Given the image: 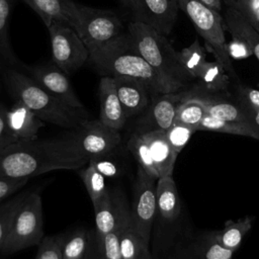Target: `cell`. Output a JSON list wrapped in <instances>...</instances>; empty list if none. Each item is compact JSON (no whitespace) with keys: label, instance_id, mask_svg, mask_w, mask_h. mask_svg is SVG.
<instances>
[{"label":"cell","instance_id":"cell-41","mask_svg":"<svg viewBox=\"0 0 259 259\" xmlns=\"http://www.w3.org/2000/svg\"><path fill=\"white\" fill-rule=\"evenodd\" d=\"M29 178H11L0 176V202L19 191Z\"/></svg>","mask_w":259,"mask_h":259},{"label":"cell","instance_id":"cell-35","mask_svg":"<svg viewBox=\"0 0 259 259\" xmlns=\"http://www.w3.org/2000/svg\"><path fill=\"white\" fill-rule=\"evenodd\" d=\"M28 192H20L0 204V250L6 240L14 214Z\"/></svg>","mask_w":259,"mask_h":259},{"label":"cell","instance_id":"cell-5","mask_svg":"<svg viewBox=\"0 0 259 259\" xmlns=\"http://www.w3.org/2000/svg\"><path fill=\"white\" fill-rule=\"evenodd\" d=\"M180 10L191 20L196 32L203 38L215 60L225 68L232 81H239L227 49L224 17L201 0H177Z\"/></svg>","mask_w":259,"mask_h":259},{"label":"cell","instance_id":"cell-11","mask_svg":"<svg viewBox=\"0 0 259 259\" xmlns=\"http://www.w3.org/2000/svg\"><path fill=\"white\" fill-rule=\"evenodd\" d=\"M186 96V90L151 96L150 104L137 119L133 133L143 135L153 131H167L174 123L177 107Z\"/></svg>","mask_w":259,"mask_h":259},{"label":"cell","instance_id":"cell-21","mask_svg":"<svg viewBox=\"0 0 259 259\" xmlns=\"http://www.w3.org/2000/svg\"><path fill=\"white\" fill-rule=\"evenodd\" d=\"M224 23L231 36L243 40L259 61V32L237 10L227 6L224 14Z\"/></svg>","mask_w":259,"mask_h":259},{"label":"cell","instance_id":"cell-28","mask_svg":"<svg viewBox=\"0 0 259 259\" xmlns=\"http://www.w3.org/2000/svg\"><path fill=\"white\" fill-rule=\"evenodd\" d=\"M90 242L89 232L83 229L62 236V259H88Z\"/></svg>","mask_w":259,"mask_h":259},{"label":"cell","instance_id":"cell-4","mask_svg":"<svg viewBox=\"0 0 259 259\" xmlns=\"http://www.w3.org/2000/svg\"><path fill=\"white\" fill-rule=\"evenodd\" d=\"M126 33L139 54L155 69L185 86L193 81L183 66L179 52L173 48L167 36L135 20L127 24Z\"/></svg>","mask_w":259,"mask_h":259},{"label":"cell","instance_id":"cell-46","mask_svg":"<svg viewBox=\"0 0 259 259\" xmlns=\"http://www.w3.org/2000/svg\"><path fill=\"white\" fill-rule=\"evenodd\" d=\"M252 25H253V26L256 28V30L259 32V21H258V22H256L255 24H252Z\"/></svg>","mask_w":259,"mask_h":259},{"label":"cell","instance_id":"cell-23","mask_svg":"<svg viewBox=\"0 0 259 259\" xmlns=\"http://www.w3.org/2000/svg\"><path fill=\"white\" fill-rule=\"evenodd\" d=\"M95 217V236L96 242L104 235L111 232L118 220L117 198L116 191L112 192L110 189L102 196L99 202L93 206Z\"/></svg>","mask_w":259,"mask_h":259},{"label":"cell","instance_id":"cell-40","mask_svg":"<svg viewBox=\"0 0 259 259\" xmlns=\"http://www.w3.org/2000/svg\"><path fill=\"white\" fill-rule=\"evenodd\" d=\"M109 155L100 156L90 159L88 163L94 166V168L100 172L105 178H113L120 175V167L112 159L108 158Z\"/></svg>","mask_w":259,"mask_h":259},{"label":"cell","instance_id":"cell-24","mask_svg":"<svg viewBox=\"0 0 259 259\" xmlns=\"http://www.w3.org/2000/svg\"><path fill=\"white\" fill-rule=\"evenodd\" d=\"M195 80L198 81V91L211 95L226 91L232 79L225 68L214 60L203 64Z\"/></svg>","mask_w":259,"mask_h":259},{"label":"cell","instance_id":"cell-18","mask_svg":"<svg viewBox=\"0 0 259 259\" xmlns=\"http://www.w3.org/2000/svg\"><path fill=\"white\" fill-rule=\"evenodd\" d=\"M42 19L46 26L53 21L64 22L73 28L76 22V5L72 0H23Z\"/></svg>","mask_w":259,"mask_h":259},{"label":"cell","instance_id":"cell-12","mask_svg":"<svg viewBox=\"0 0 259 259\" xmlns=\"http://www.w3.org/2000/svg\"><path fill=\"white\" fill-rule=\"evenodd\" d=\"M179 9L177 0H137L132 11L135 21L168 36L174 27Z\"/></svg>","mask_w":259,"mask_h":259},{"label":"cell","instance_id":"cell-36","mask_svg":"<svg viewBox=\"0 0 259 259\" xmlns=\"http://www.w3.org/2000/svg\"><path fill=\"white\" fill-rule=\"evenodd\" d=\"M195 132L197 131L194 127L174 122L167 131H165V135L173 150L179 154Z\"/></svg>","mask_w":259,"mask_h":259},{"label":"cell","instance_id":"cell-9","mask_svg":"<svg viewBox=\"0 0 259 259\" xmlns=\"http://www.w3.org/2000/svg\"><path fill=\"white\" fill-rule=\"evenodd\" d=\"M156 184L157 179L138 166L130 211L133 227L148 243L157 214Z\"/></svg>","mask_w":259,"mask_h":259},{"label":"cell","instance_id":"cell-25","mask_svg":"<svg viewBox=\"0 0 259 259\" xmlns=\"http://www.w3.org/2000/svg\"><path fill=\"white\" fill-rule=\"evenodd\" d=\"M149 244L133 227L131 219L120 234L121 259H153Z\"/></svg>","mask_w":259,"mask_h":259},{"label":"cell","instance_id":"cell-10","mask_svg":"<svg viewBox=\"0 0 259 259\" xmlns=\"http://www.w3.org/2000/svg\"><path fill=\"white\" fill-rule=\"evenodd\" d=\"M74 130L69 137L88 160L110 155L121 142L119 131L105 125L99 119H89Z\"/></svg>","mask_w":259,"mask_h":259},{"label":"cell","instance_id":"cell-6","mask_svg":"<svg viewBox=\"0 0 259 259\" xmlns=\"http://www.w3.org/2000/svg\"><path fill=\"white\" fill-rule=\"evenodd\" d=\"M44 224L40 194L38 191H29L14 214L0 253L10 255L38 245L45 237Z\"/></svg>","mask_w":259,"mask_h":259},{"label":"cell","instance_id":"cell-17","mask_svg":"<svg viewBox=\"0 0 259 259\" xmlns=\"http://www.w3.org/2000/svg\"><path fill=\"white\" fill-rule=\"evenodd\" d=\"M147 142L159 178L172 176L178 154L169 144L165 132L153 131L142 135Z\"/></svg>","mask_w":259,"mask_h":259},{"label":"cell","instance_id":"cell-1","mask_svg":"<svg viewBox=\"0 0 259 259\" xmlns=\"http://www.w3.org/2000/svg\"><path fill=\"white\" fill-rule=\"evenodd\" d=\"M73 140H32L15 143L0 153V176L30 178L54 170H77L88 164Z\"/></svg>","mask_w":259,"mask_h":259},{"label":"cell","instance_id":"cell-34","mask_svg":"<svg viewBox=\"0 0 259 259\" xmlns=\"http://www.w3.org/2000/svg\"><path fill=\"white\" fill-rule=\"evenodd\" d=\"M179 54L186 71L193 80H195L199 70L206 62V53L204 48L200 45L198 39H195L188 47L182 49Z\"/></svg>","mask_w":259,"mask_h":259},{"label":"cell","instance_id":"cell-8","mask_svg":"<svg viewBox=\"0 0 259 259\" xmlns=\"http://www.w3.org/2000/svg\"><path fill=\"white\" fill-rule=\"evenodd\" d=\"M47 28L51 38L52 60L64 73H74L89 60L87 46L72 26L53 21Z\"/></svg>","mask_w":259,"mask_h":259},{"label":"cell","instance_id":"cell-7","mask_svg":"<svg viewBox=\"0 0 259 259\" xmlns=\"http://www.w3.org/2000/svg\"><path fill=\"white\" fill-rule=\"evenodd\" d=\"M74 29L87 48L101 45L124 33L122 20L115 12L78 3Z\"/></svg>","mask_w":259,"mask_h":259},{"label":"cell","instance_id":"cell-39","mask_svg":"<svg viewBox=\"0 0 259 259\" xmlns=\"http://www.w3.org/2000/svg\"><path fill=\"white\" fill-rule=\"evenodd\" d=\"M234 251L229 250L222 246L212 236L205 240L202 246V258L203 259H232Z\"/></svg>","mask_w":259,"mask_h":259},{"label":"cell","instance_id":"cell-32","mask_svg":"<svg viewBox=\"0 0 259 259\" xmlns=\"http://www.w3.org/2000/svg\"><path fill=\"white\" fill-rule=\"evenodd\" d=\"M79 175L85 185L92 205L95 206L109 189L106 186L105 177L90 163L82 168V170L79 172Z\"/></svg>","mask_w":259,"mask_h":259},{"label":"cell","instance_id":"cell-43","mask_svg":"<svg viewBox=\"0 0 259 259\" xmlns=\"http://www.w3.org/2000/svg\"><path fill=\"white\" fill-rule=\"evenodd\" d=\"M227 49L230 58L244 59L252 55L249 47L243 40L236 36H232V40L230 42H227Z\"/></svg>","mask_w":259,"mask_h":259},{"label":"cell","instance_id":"cell-3","mask_svg":"<svg viewBox=\"0 0 259 259\" xmlns=\"http://www.w3.org/2000/svg\"><path fill=\"white\" fill-rule=\"evenodd\" d=\"M3 80L10 95L30 108L45 122L67 128H77L89 120L86 109L69 106L45 90L31 77L9 68Z\"/></svg>","mask_w":259,"mask_h":259},{"label":"cell","instance_id":"cell-22","mask_svg":"<svg viewBox=\"0 0 259 259\" xmlns=\"http://www.w3.org/2000/svg\"><path fill=\"white\" fill-rule=\"evenodd\" d=\"M192 96L197 97L205 106L206 113L220 119L228 121L246 122L248 118L243 108L236 102L217 98L210 94H206L200 91H189Z\"/></svg>","mask_w":259,"mask_h":259},{"label":"cell","instance_id":"cell-16","mask_svg":"<svg viewBox=\"0 0 259 259\" xmlns=\"http://www.w3.org/2000/svg\"><path fill=\"white\" fill-rule=\"evenodd\" d=\"M7 124L16 143L37 139L38 132L46 122L40 119L30 108L20 101L7 109Z\"/></svg>","mask_w":259,"mask_h":259},{"label":"cell","instance_id":"cell-44","mask_svg":"<svg viewBox=\"0 0 259 259\" xmlns=\"http://www.w3.org/2000/svg\"><path fill=\"white\" fill-rule=\"evenodd\" d=\"M201 1L217 11L222 10V0H201Z\"/></svg>","mask_w":259,"mask_h":259},{"label":"cell","instance_id":"cell-15","mask_svg":"<svg viewBox=\"0 0 259 259\" xmlns=\"http://www.w3.org/2000/svg\"><path fill=\"white\" fill-rule=\"evenodd\" d=\"M99 120L105 125L120 131L123 128L126 116L117 96L113 78L102 76L98 86Z\"/></svg>","mask_w":259,"mask_h":259},{"label":"cell","instance_id":"cell-27","mask_svg":"<svg viewBox=\"0 0 259 259\" xmlns=\"http://www.w3.org/2000/svg\"><path fill=\"white\" fill-rule=\"evenodd\" d=\"M197 131H209V132L231 134V135L249 137V138L259 140V132L251 124L246 122L228 121V120L220 119L207 113L205 114V116L202 118L199 125L197 126Z\"/></svg>","mask_w":259,"mask_h":259},{"label":"cell","instance_id":"cell-38","mask_svg":"<svg viewBox=\"0 0 259 259\" xmlns=\"http://www.w3.org/2000/svg\"><path fill=\"white\" fill-rule=\"evenodd\" d=\"M227 6L234 8L251 24L259 21V0H226Z\"/></svg>","mask_w":259,"mask_h":259},{"label":"cell","instance_id":"cell-19","mask_svg":"<svg viewBox=\"0 0 259 259\" xmlns=\"http://www.w3.org/2000/svg\"><path fill=\"white\" fill-rule=\"evenodd\" d=\"M118 220L115 228L97 241L99 259H121L120 234L123 226L131 220L130 207L122 195L116 193Z\"/></svg>","mask_w":259,"mask_h":259},{"label":"cell","instance_id":"cell-20","mask_svg":"<svg viewBox=\"0 0 259 259\" xmlns=\"http://www.w3.org/2000/svg\"><path fill=\"white\" fill-rule=\"evenodd\" d=\"M157 213L167 221H175L181 210L180 198L175 181L172 176H164L157 179Z\"/></svg>","mask_w":259,"mask_h":259},{"label":"cell","instance_id":"cell-47","mask_svg":"<svg viewBox=\"0 0 259 259\" xmlns=\"http://www.w3.org/2000/svg\"><path fill=\"white\" fill-rule=\"evenodd\" d=\"M258 89H259V82H258Z\"/></svg>","mask_w":259,"mask_h":259},{"label":"cell","instance_id":"cell-30","mask_svg":"<svg viewBox=\"0 0 259 259\" xmlns=\"http://www.w3.org/2000/svg\"><path fill=\"white\" fill-rule=\"evenodd\" d=\"M236 102L245 111L248 123L259 132V89L239 84L236 88Z\"/></svg>","mask_w":259,"mask_h":259},{"label":"cell","instance_id":"cell-37","mask_svg":"<svg viewBox=\"0 0 259 259\" xmlns=\"http://www.w3.org/2000/svg\"><path fill=\"white\" fill-rule=\"evenodd\" d=\"M34 259H62V236L44 237Z\"/></svg>","mask_w":259,"mask_h":259},{"label":"cell","instance_id":"cell-13","mask_svg":"<svg viewBox=\"0 0 259 259\" xmlns=\"http://www.w3.org/2000/svg\"><path fill=\"white\" fill-rule=\"evenodd\" d=\"M27 70L30 77L56 98L74 108L86 109L74 91L68 75L54 62L32 66Z\"/></svg>","mask_w":259,"mask_h":259},{"label":"cell","instance_id":"cell-45","mask_svg":"<svg viewBox=\"0 0 259 259\" xmlns=\"http://www.w3.org/2000/svg\"><path fill=\"white\" fill-rule=\"evenodd\" d=\"M121 2H122V4L125 6V7H127L128 9H133V7L135 6V4H136V2H137V0H120Z\"/></svg>","mask_w":259,"mask_h":259},{"label":"cell","instance_id":"cell-33","mask_svg":"<svg viewBox=\"0 0 259 259\" xmlns=\"http://www.w3.org/2000/svg\"><path fill=\"white\" fill-rule=\"evenodd\" d=\"M14 0H0V57L9 64L16 62L8 38V25Z\"/></svg>","mask_w":259,"mask_h":259},{"label":"cell","instance_id":"cell-42","mask_svg":"<svg viewBox=\"0 0 259 259\" xmlns=\"http://www.w3.org/2000/svg\"><path fill=\"white\" fill-rule=\"evenodd\" d=\"M15 143L7 124V108L0 104V153Z\"/></svg>","mask_w":259,"mask_h":259},{"label":"cell","instance_id":"cell-31","mask_svg":"<svg viewBox=\"0 0 259 259\" xmlns=\"http://www.w3.org/2000/svg\"><path fill=\"white\" fill-rule=\"evenodd\" d=\"M127 149L133 157L138 162L139 166L142 167L149 175L158 179L159 175L154 165L150 148L141 134L132 133L126 143Z\"/></svg>","mask_w":259,"mask_h":259},{"label":"cell","instance_id":"cell-14","mask_svg":"<svg viewBox=\"0 0 259 259\" xmlns=\"http://www.w3.org/2000/svg\"><path fill=\"white\" fill-rule=\"evenodd\" d=\"M112 78L126 118L143 113L151 101V94L145 84L126 76Z\"/></svg>","mask_w":259,"mask_h":259},{"label":"cell","instance_id":"cell-2","mask_svg":"<svg viewBox=\"0 0 259 259\" xmlns=\"http://www.w3.org/2000/svg\"><path fill=\"white\" fill-rule=\"evenodd\" d=\"M89 50V61L102 76H126L145 84L151 96L178 92L185 85L150 65L136 50L126 32Z\"/></svg>","mask_w":259,"mask_h":259},{"label":"cell","instance_id":"cell-29","mask_svg":"<svg viewBox=\"0 0 259 259\" xmlns=\"http://www.w3.org/2000/svg\"><path fill=\"white\" fill-rule=\"evenodd\" d=\"M206 114V109L203 103L195 96H192L187 91V96L180 102L177 107L175 121L191 127L197 131V126Z\"/></svg>","mask_w":259,"mask_h":259},{"label":"cell","instance_id":"cell-26","mask_svg":"<svg viewBox=\"0 0 259 259\" xmlns=\"http://www.w3.org/2000/svg\"><path fill=\"white\" fill-rule=\"evenodd\" d=\"M253 220V217H245L237 221H228L224 228L213 233L212 236L222 246L235 252L241 246L246 234L251 230Z\"/></svg>","mask_w":259,"mask_h":259}]
</instances>
